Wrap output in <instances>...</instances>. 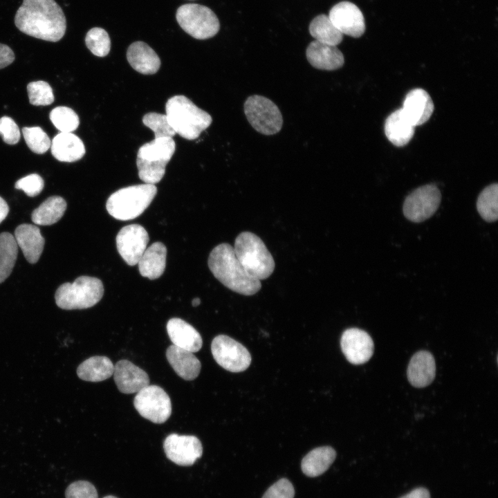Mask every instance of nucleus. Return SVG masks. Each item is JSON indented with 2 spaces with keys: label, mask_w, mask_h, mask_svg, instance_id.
Here are the masks:
<instances>
[{
  "label": "nucleus",
  "mask_w": 498,
  "mask_h": 498,
  "mask_svg": "<svg viewBox=\"0 0 498 498\" xmlns=\"http://www.w3.org/2000/svg\"><path fill=\"white\" fill-rule=\"evenodd\" d=\"M235 255L247 273L258 280L268 278L275 264L264 241L251 232H242L233 247Z\"/></svg>",
  "instance_id": "4"
},
{
  "label": "nucleus",
  "mask_w": 498,
  "mask_h": 498,
  "mask_svg": "<svg viewBox=\"0 0 498 498\" xmlns=\"http://www.w3.org/2000/svg\"><path fill=\"white\" fill-rule=\"evenodd\" d=\"M113 374L118 389L123 394L138 393L149 385L148 374L127 360H119Z\"/></svg>",
  "instance_id": "17"
},
{
  "label": "nucleus",
  "mask_w": 498,
  "mask_h": 498,
  "mask_svg": "<svg viewBox=\"0 0 498 498\" xmlns=\"http://www.w3.org/2000/svg\"><path fill=\"white\" fill-rule=\"evenodd\" d=\"M414 129L415 127L405 117L401 109L391 113L385 120V135L397 147L406 145L412 138Z\"/></svg>",
  "instance_id": "27"
},
{
  "label": "nucleus",
  "mask_w": 498,
  "mask_h": 498,
  "mask_svg": "<svg viewBox=\"0 0 498 498\" xmlns=\"http://www.w3.org/2000/svg\"><path fill=\"white\" fill-rule=\"evenodd\" d=\"M335 457L336 452L330 446L315 448L303 458L302 470L308 477H317L328 470Z\"/></svg>",
  "instance_id": "28"
},
{
  "label": "nucleus",
  "mask_w": 498,
  "mask_h": 498,
  "mask_svg": "<svg viewBox=\"0 0 498 498\" xmlns=\"http://www.w3.org/2000/svg\"><path fill=\"white\" fill-rule=\"evenodd\" d=\"M14 237L26 260L30 264L36 263L42 253L45 242L39 228L32 224H21L16 228Z\"/></svg>",
  "instance_id": "21"
},
{
  "label": "nucleus",
  "mask_w": 498,
  "mask_h": 498,
  "mask_svg": "<svg viewBox=\"0 0 498 498\" xmlns=\"http://www.w3.org/2000/svg\"><path fill=\"white\" fill-rule=\"evenodd\" d=\"M142 122L154 131L155 138H172L176 134L169 124L166 115L154 112L148 113L143 116Z\"/></svg>",
  "instance_id": "38"
},
{
  "label": "nucleus",
  "mask_w": 498,
  "mask_h": 498,
  "mask_svg": "<svg viewBox=\"0 0 498 498\" xmlns=\"http://www.w3.org/2000/svg\"><path fill=\"white\" fill-rule=\"evenodd\" d=\"M165 111L175 132L189 140L197 138L212 122L208 113L182 95L170 98L166 102Z\"/></svg>",
  "instance_id": "3"
},
{
  "label": "nucleus",
  "mask_w": 498,
  "mask_h": 498,
  "mask_svg": "<svg viewBox=\"0 0 498 498\" xmlns=\"http://www.w3.org/2000/svg\"><path fill=\"white\" fill-rule=\"evenodd\" d=\"M15 24L26 35L52 42L59 41L66 30L65 15L55 0H23Z\"/></svg>",
  "instance_id": "1"
},
{
  "label": "nucleus",
  "mask_w": 498,
  "mask_h": 498,
  "mask_svg": "<svg viewBox=\"0 0 498 498\" xmlns=\"http://www.w3.org/2000/svg\"><path fill=\"white\" fill-rule=\"evenodd\" d=\"M167 331L174 345L195 353L203 344L199 333L190 324L178 317L170 319L167 324Z\"/></svg>",
  "instance_id": "22"
},
{
  "label": "nucleus",
  "mask_w": 498,
  "mask_h": 498,
  "mask_svg": "<svg viewBox=\"0 0 498 498\" xmlns=\"http://www.w3.org/2000/svg\"><path fill=\"white\" fill-rule=\"evenodd\" d=\"M340 346L347 360L353 365L367 362L371 358L374 350L371 336L358 328H350L343 332Z\"/></svg>",
  "instance_id": "15"
},
{
  "label": "nucleus",
  "mask_w": 498,
  "mask_h": 498,
  "mask_svg": "<svg viewBox=\"0 0 498 498\" xmlns=\"http://www.w3.org/2000/svg\"><path fill=\"white\" fill-rule=\"evenodd\" d=\"M66 209L65 200L61 196H53L46 199L33 211L31 219L37 225H52L62 217Z\"/></svg>",
  "instance_id": "30"
},
{
  "label": "nucleus",
  "mask_w": 498,
  "mask_h": 498,
  "mask_svg": "<svg viewBox=\"0 0 498 498\" xmlns=\"http://www.w3.org/2000/svg\"><path fill=\"white\" fill-rule=\"evenodd\" d=\"M0 135L8 145L17 144L21 137L19 129L16 122L8 116L0 118Z\"/></svg>",
  "instance_id": "41"
},
{
  "label": "nucleus",
  "mask_w": 498,
  "mask_h": 498,
  "mask_svg": "<svg viewBox=\"0 0 498 498\" xmlns=\"http://www.w3.org/2000/svg\"><path fill=\"white\" fill-rule=\"evenodd\" d=\"M137 412L154 423H163L172 414V403L166 391L157 385H147L140 390L133 400Z\"/></svg>",
  "instance_id": "10"
},
{
  "label": "nucleus",
  "mask_w": 498,
  "mask_h": 498,
  "mask_svg": "<svg viewBox=\"0 0 498 498\" xmlns=\"http://www.w3.org/2000/svg\"><path fill=\"white\" fill-rule=\"evenodd\" d=\"M17 246L12 234L8 232L0 233V284L12 273L17 257Z\"/></svg>",
  "instance_id": "32"
},
{
  "label": "nucleus",
  "mask_w": 498,
  "mask_h": 498,
  "mask_svg": "<svg viewBox=\"0 0 498 498\" xmlns=\"http://www.w3.org/2000/svg\"><path fill=\"white\" fill-rule=\"evenodd\" d=\"M157 193L152 184H140L121 188L108 198L106 208L113 218L127 221L140 215Z\"/></svg>",
  "instance_id": "5"
},
{
  "label": "nucleus",
  "mask_w": 498,
  "mask_h": 498,
  "mask_svg": "<svg viewBox=\"0 0 498 498\" xmlns=\"http://www.w3.org/2000/svg\"><path fill=\"white\" fill-rule=\"evenodd\" d=\"M498 185L491 184L480 193L477 208L480 216L488 222H494L498 217Z\"/></svg>",
  "instance_id": "33"
},
{
  "label": "nucleus",
  "mask_w": 498,
  "mask_h": 498,
  "mask_svg": "<svg viewBox=\"0 0 498 498\" xmlns=\"http://www.w3.org/2000/svg\"><path fill=\"white\" fill-rule=\"evenodd\" d=\"M15 58L12 50L8 46L0 43V69L12 64Z\"/></svg>",
  "instance_id": "43"
},
{
  "label": "nucleus",
  "mask_w": 498,
  "mask_h": 498,
  "mask_svg": "<svg viewBox=\"0 0 498 498\" xmlns=\"http://www.w3.org/2000/svg\"><path fill=\"white\" fill-rule=\"evenodd\" d=\"M167 248L161 242H155L146 248L138 264L140 275L155 279L164 273L166 265Z\"/></svg>",
  "instance_id": "26"
},
{
  "label": "nucleus",
  "mask_w": 498,
  "mask_h": 498,
  "mask_svg": "<svg viewBox=\"0 0 498 498\" xmlns=\"http://www.w3.org/2000/svg\"><path fill=\"white\" fill-rule=\"evenodd\" d=\"M66 498H98L95 486L87 481H77L71 483L65 492Z\"/></svg>",
  "instance_id": "39"
},
{
  "label": "nucleus",
  "mask_w": 498,
  "mask_h": 498,
  "mask_svg": "<svg viewBox=\"0 0 498 498\" xmlns=\"http://www.w3.org/2000/svg\"><path fill=\"white\" fill-rule=\"evenodd\" d=\"M9 212V207L5 200L0 196V223L6 219Z\"/></svg>",
  "instance_id": "45"
},
{
  "label": "nucleus",
  "mask_w": 498,
  "mask_h": 498,
  "mask_svg": "<svg viewBox=\"0 0 498 498\" xmlns=\"http://www.w3.org/2000/svg\"><path fill=\"white\" fill-rule=\"evenodd\" d=\"M104 286L96 277L80 276L73 283L60 285L55 294L57 306L65 310L84 309L95 305L102 299Z\"/></svg>",
  "instance_id": "7"
},
{
  "label": "nucleus",
  "mask_w": 498,
  "mask_h": 498,
  "mask_svg": "<svg viewBox=\"0 0 498 498\" xmlns=\"http://www.w3.org/2000/svg\"><path fill=\"white\" fill-rule=\"evenodd\" d=\"M44 186V180L37 174H31L20 178L15 185L16 189L23 190L30 197L38 195L42 191Z\"/></svg>",
  "instance_id": "40"
},
{
  "label": "nucleus",
  "mask_w": 498,
  "mask_h": 498,
  "mask_svg": "<svg viewBox=\"0 0 498 498\" xmlns=\"http://www.w3.org/2000/svg\"><path fill=\"white\" fill-rule=\"evenodd\" d=\"M127 59L135 71L144 75L154 74L160 66L157 53L143 42H135L129 46Z\"/></svg>",
  "instance_id": "23"
},
{
  "label": "nucleus",
  "mask_w": 498,
  "mask_h": 498,
  "mask_svg": "<svg viewBox=\"0 0 498 498\" xmlns=\"http://www.w3.org/2000/svg\"><path fill=\"white\" fill-rule=\"evenodd\" d=\"M243 109L248 121L259 133L270 136L281 130L282 115L271 100L262 95H252L245 101Z\"/></svg>",
  "instance_id": "9"
},
{
  "label": "nucleus",
  "mask_w": 498,
  "mask_h": 498,
  "mask_svg": "<svg viewBox=\"0 0 498 498\" xmlns=\"http://www.w3.org/2000/svg\"><path fill=\"white\" fill-rule=\"evenodd\" d=\"M410 384L418 388L425 387L434 380L436 376V363L434 356L427 351H420L411 358L407 370Z\"/></svg>",
  "instance_id": "20"
},
{
  "label": "nucleus",
  "mask_w": 498,
  "mask_h": 498,
  "mask_svg": "<svg viewBox=\"0 0 498 498\" xmlns=\"http://www.w3.org/2000/svg\"><path fill=\"white\" fill-rule=\"evenodd\" d=\"M401 498H430V495L427 489L418 488Z\"/></svg>",
  "instance_id": "44"
},
{
  "label": "nucleus",
  "mask_w": 498,
  "mask_h": 498,
  "mask_svg": "<svg viewBox=\"0 0 498 498\" xmlns=\"http://www.w3.org/2000/svg\"><path fill=\"white\" fill-rule=\"evenodd\" d=\"M22 133L27 146L35 154H44L50 147L48 136L39 127H24Z\"/></svg>",
  "instance_id": "36"
},
{
  "label": "nucleus",
  "mask_w": 498,
  "mask_h": 498,
  "mask_svg": "<svg viewBox=\"0 0 498 498\" xmlns=\"http://www.w3.org/2000/svg\"><path fill=\"white\" fill-rule=\"evenodd\" d=\"M166 357L174 371L183 379L192 380L199 376L201 365L193 352L172 344L167 349Z\"/></svg>",
  "instance_id": "24"
},
{
  "label": "nucleus",
  "mask_w": 498,
  "mask_h": 498,
  "mask_svg": "<svg viewBox=\"0 0 498 498\" xmlns=\"http://www.w3.org/2000/svg\"><path fill=\"white\" fill-rule=\"evenodd\" d=\"M175 149L176 144L172 138H154L142 145L136 159L139 178L147 184L155 185L160 182Z\"/></svg>",
  "instance_id": "6"
},
{
  "label": "nucleus",
  "mask_w": 498,
  "mask_h": 498,
  "mask_svg": "<svg viewBox=\"0 0 498 498\" xmlns=\"http://www.w3.org/2000/svg\"><path fill=\"white\" fill-rule=\"evenodd\" d=\"M294 495L293 486L287 479L283 478L272 485L262 498H293Z\"/></svg>",
  "instance_id": "42"
},
{
  "label": "nucleus",
  "mask_w": 498,
  "mask_h": 498,
  "mask_svg": "<svg viewBox=\"0 0 498 498\" xmlns=\"http://www.w3.org/2000/svg\"><path fill=\"white\" fill-rule=\"evenodd\" d=\"M163 448L170 461L183 466L193 465L203 454L200 440L190 435L171 434L165 438Z\"/></svg>",
  "instance_id": "13"
},
{
  "label": "nucleus",
  "mask_w": 498,
  "mask_h": 498,
  "mask_svg": "<svg viewBox=\"0 0 498 498\" xmlns=\"http://www.w3.org/2000/svg\"><path fill=\"white\" fill-rule=\"evenodd\" d=\"M116 241L118 251L124 261L135 266L147 248L149 235L142 225L131 224L120 229Z\"/></svg>",
  "instance_id": "14"
},
{
  "label": "nucleus",
  "mask_w": 498,
  "mask_h": 498,
  "mask_svg": "<svg viewBox=\"0 0 498 498\" xmlns=\"http://www.w3.org/2000/svg\"><path fill=\"white\" fill-rule=\"evenodd\" d=\"M176 18L181 28L197 39L212 37L220 28L214 12L208 7L197 3L181 6L177 9Z\"/></svg>",
  "instance_id": "8"
},
{
  "label": "nucleus",
  "mask_w": 498,
  "mask_h": 498,
  "mask_svg": "<svg viewBox=\"0 0 498 498\" xmlns=\"http://www.w3.org/2000/svg\"><path fill=\"white\" fill-rule=\"evenodd\" d=\"M85 44L95 56L105 57L111 49V40L107 32L99 27L90 29L85 37Z\"/></svg>",
  "instance_id": "35"
},
{
  "label": "nucleus",
  "mask_w": 498,
  "mask_h": 498,
  "mask_svg": "<svg viewBox=\"0 0 498 498\" xmlns=\"http://www.w3.org/2000/svg\"><path fill=\"white\" fill-rule=\"evenodd\" d=\"M103 498H118V497L113 496V495H108V496L104 497Z\"/></svg>",
  "instance_id": "47"
},
{
  "label": "nucleus",
  "mask_w": 498,
  "mask_h": 498,
  "mask_svg": "<svg viewBox=\"0 0 498 498\" xmlns=\"http://www.w3.org/2000/svg\"><path fill=\"white\" fill-rule=\"evenodd\" d=\"M306 56L309 64L320 70H337L344 63V55L337 46L325 44L316 40L308 44Z\"/></svg>",
  "instance_id": "19"
},
{
  "label": "nucleus",
  "mask_w": 498,
  "mask_h": 498,
  "mask_svg": "<svg viewBox=\"0 0 498 498\" xmlns=\"http://www.w3.org/2000/svg\"><path fill=\"white\" fill-rule=\"evenodd\" d=\"M208 267L216 279L237 293L250 296L261 289V281L247 273L229 243H220L212 249Z\"/></svg>",
  "instance_id": "2"
},
{
  "label": "nucleus",
  "mask_w": 498,
  "mask_h": 498,
  "mask_svg": "<svg viewBox=\"0 0 498 498\" xmlns=\"http://www.w3.org/2000/svg\"><path fill=\"white\" fill-rule=\"evenodd\" d=\"M329 17L342 35L358 38L365 31V22L361 10L354 3L341 1L330 10Z\"/></svg>",
  "instance_id": "16"
},
{
  "label": "nucleus",
  "mask_w": 498,
  "mask_h": 498,
  "mask_svg": "<svg viewBox=\"0 0 498 498\" xmlns=\"http://www.w3.org/2000/svg\"><path fill=\"white\" fill-rule=\"evenodd\" d=\"M309 33L317 42L331 46H337L343 39V35L333 25L329 16L322 14L315 17L310 23Z\"/></svg>",
  "instance_id": "31"
},
{
  "label": "nucleus",
  "mask_w": 498,
  "mask_h": 498,
  "mask_svg": "<svg viewBox=\"0 0 498 498\" xmlns=\"http://www.w3.org/2000/svg\"><path fill=\"white\" fill-rule=\"evenodd\" d=\"M441 200V192L435 185L419 187L406 197L403 207V214L412 222H422L436 212Z\"/></svg>",
  "instance_id": "12"
},
{
  "label": "nucleus",
  "mask_w": 498,
  "mask_h": 498,
  "mask_svg": "<svg viewBox=\"0 0 498 498\" xmlns=\"http://www.w3.org/2000/svg\"><path fill=\"white\" fill-rule=\"evenodd\" d=\"M201 300L199 298H194L192 299V304L193 306H197L200 304Z\"/></svg>",
  "instance_id": "46"
},
{
  "label": "nucleus",
  "mask_w": 498,
  "mask_h": 498,
  "mask_svg": "<svg viewBox=\"0 0 498 498\" xmlns=\"http://www.w3.org/2000/svg\"><path fill=\"white\" fill-rule=\"evenodd\" d=\"M114 365L106 356H96L82 362L77 369V376L85 381L100 382L110 378Z\"/></svg>",
  "instance_id": "29"
},
{
  "label": "nucleus",
  "mask_w": 498,
  "mask_h": 498,
  "mask_svg": "<svg viewBox=\"0 0 498 498\" xmlns=\"http://www.w3.org/2000/svg\"><path fill=\"white\" fill-rule=\"evenodd\" d=\"M211 351L215 361L231 372L243 371L251 362V356L247 349L225 335H219L213 339Z\"/></svg>",
  "instance_id": "11"
},
{
  "label": "nucleus",
  "mask_w": 498,
  "mask_h": 498,
  "mask_svg": "<svg viewBox=\"0 0 498 498\" xmlns=\"http://www.w3.org/2000/svg\"><path fill=\"white\" fill-rule=\"evenodd\" d=\"M29 102L35 106L51 104L55 100L53 91L49 84L44 81L31 82L27 85Z\"/></svg>",
  "instance_id": "37"
},
{
  "label": "nucleus",
  "mask_w": 498,
  "mask_h": 498,
  "mask_svg": "<svg viewBox=\"0 0 498 498\" xmlns=\"http://www.w3.org/2000/svg\"><path fill=\"white\" fill-rule=\"evenodd\" d=\"M50 120L53 125L60 131L72 133L76 130L80 124L77 114L67 107H57L50 113Z\"/></svg>",
  "instance_id": "34"
},
{
  "label": "nucleus",
  "mask_w": 498,
  "mask_h": 498,
  "mask_svg": "<svg viewBox=\"0 0 498 498\" xmlns=\"http://www.w3.org/2000/svg\"><path fill=\"white\" fill-rule=\"evenodd\" d=\"M434 109L431 97L423 89L411 90L406 95L401 108L405 117L414 127L426 122L433 113Z\"/></svg>",
  "instance_id": "18"
},
{
  "label": "nucleus",
  "mask_w": 498,
  "mask_h": 498,
  "mask_svg": "<svg viewBox=\"0 0 498 498\" xmlns=\"http://www.w3.org/2000/svg\"><path fill=\"white\" fill-rule=\"evenodd\" d=\"M52 155L59 161L72 163L81 159L85 154L82 140L73 133L60 132L50 145Z\"/></svg>",
  "instance_id": "25"
}]
</instances>
